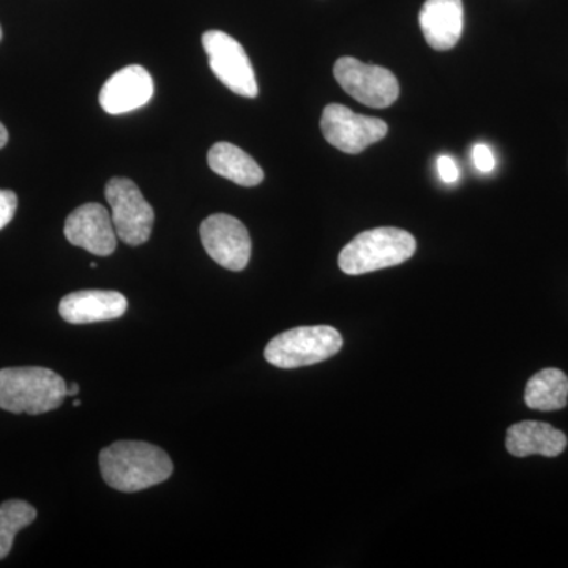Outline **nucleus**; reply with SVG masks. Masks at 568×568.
Masks as SVG:
<instances>
[{
  "label": "nucleus",
  "mask_w": 568,
  "mask_h": 568,
  "mask_svg": "<svg viewBox=\"0 0 568 568\" xmlns=\"http://www.w3.org/2000/svg\"><path fill=\"white\" fill-rule=\"evenodd\" d=\"M203 47L209 58L212 73L230 89L245 99H256L260 93L252 61L244 47L233 37L222 31H207L203 36Z\"/></svg>",
  "instance_id": "423d86ee"
},
{
  "label": "nucleus",
  "mask_w": 568,
  "mask_h": 568,
  "mask_svg": "<svg viewBox=\"0 0 568 568\" xmlns=\"http://www.w3.org/2000/svg\"><path fill=\"white\" fill-rule=\"evenodd\" d=\"M153 80L141 65H129L112 74L100 91L99 102L108 114L119 115L140 110L151 102Z\"/></svg>",
  "instance_id": "9b49d317"
},
{
  "label": "nucleus",
  "mask_w": 568,
  "mask_h": 568,
  "mask_svg": "<svg viewBox=\"0 0 568 568\" xmlns=\"http://www.w3.org/2000/svg\"><path fill=\"white\" fill-rule=\"evenodd\" d=\"M0 40H2V28H0Z\"/></svg>",
  "instance_id": "b1692460"
},
{
  "label": "nucleus",
  "mask_w": 568,
  "mask_h": 568,
  "mask_svg": "<svg viewBox=\"0 0 568 568\" xmlns=\"http://www.w3.org/2000/svg\"><path fill=\"white\" fill-rule=\"evenodd\" d=\"M67 241L95 256H110L118 248V234L110 212L102 204H82L65 222Z\"/></svg>",
  "instance_id": "9d476101"
},
{
  "label": "nucleus",
  "mask_w": 568,
  "mask_h": 568,
  "mask_svg": "<svg viewBox=\"0 0 568 568\" xmlns=\"http://www.w3.org/2000/svg\"><path fill=\"white\" fill-rule=\"evenodd\" d=\"M7 142H9V132H7L6 126H3V123L0 122V149L6 148Z\"/></svg>",
  "instance_id": "412c9836"
},
{
  "label": "nucleus",
  "mask_w": 568,
  "mask_h": 568,
  "mask_svg": "<svg viewBox=\"0 0 568 568\" xmlns=\"http://www.w3.org/2000/svg\"><path fill=\"white\" fill-rule=\"evenodd\" d=\"M36 518V508L24 500L11 499L0 504V560L10 555L17 534L31 526Z\"/></svg>",
  "instance_id": "f3484780"
},
{
  "label": "nucleus",
  "mask_w": 568,
  "mask_h": 568,
  "mask_svg": "<svg viewBox=\"0 0 568 568\" xmlns=\"http://www.w3.org/2000/svg\"><path fill=\"white\" fill-rule=\"evenodd\" d=\"M422 32L426 43L436 51L457 47L465 26L463 0H426L420 10Z\"/></svg>",
  "instance_id": "ddd939ff"
},
{
  "label": "nucleus",
  "mask_w": 568,
  "mask_h": 568,
  "mask_svg": "<svg viewBox=\"0 0 568 568\" xmlns=\"http://www.w3.org/2000/svg\"><path fill=\"white\" fill-rule=\"evenodd\" d=\"M103 480L122 493L155 487L171 477L174 466L163 448L141 440H119L99 457Z\"/></svg>",
  "instance_id": "f257e3e1"
},
{
  "label": "nucleus",
  "mask_w": 568,
  "mask_h": 568,
  "mask_svg": "<svg viewBox=\"0 0 568 568\" xmlns=\"http://www.w3.org/2000/svg\"><path fill=\"white\" fill-rule=\"evenodd\" d=\"M526 406L534 410L564 409L568 403V377L558 368L541 369L528 381L525 390Z\"/></svg>",
  "instance_id": "dca6fc26"
},
{
  "label": "nucleus",
  "mask_w": 568,
  "mask_h": 568,
  "mask_svg": "<svg viewBox=\"0 0 568 568\" xmlns=\"http://www.w3.org/2000/svg\"><path fill=\"white\" fill-rule=\"evenodd\" d=\"M73 405L77 407L81 406V399H74Z\"/></svg>",
  "instance_id": "5701e85b"
},
{
  "label": "nucleus",
  "mask_w": 568,
  "mask_h": 568,
  "mask_svg": "<svg viewBox=\"0 0 568 568\" xmlns=\"http://www.w3.org/2000/svg\"><path fill=\"white\" fill-rule=\"evenodd\" d=\"M213 173L241 186H256L264 181V171L252 155L231 142H216L209 151Z\"/></svg>",
  "instance_id": "2eb2a0df"
},
{
  "label": "nucleus",
  "mask_w": 568,
  "mask_h": 568,
  "mask_svg": "<svg viewBox=\"0 0 568 568\" xmlns=\"http://www.w3.org/2000/svg\"><path fill=\"white\" fill-rule=\"evenodd\" d=\"M334 77L345 92L366 106L387 108L398 100V80L384 67L342 58L335 62Z\"/></svg>",
  "instance_id": "0eeeda50"
},
{
  "label": "nucleus",
  "mask_w": 568,
  "mask_h": 568,
  "mask_svg": "<svg viewBox=\"0 0 568 568\" xmlns=\"http://www.w3.org/2000/svg\"><path fill=\"white\" fill-rule=\"evenodd\" d=\"M567 436L545 422L526 420L507 429L506 447L514 457L530 455L556 458L567 448Z\"/></svg>",
  "instance_id": "4468645a"
},
{
  "label": "nucleus",
  "mask_w": 568,
  "mask_h": 568,
  "mask_svg": "<svg viewBox=\"0 0 568 568\" xmlns=\"http://www.w3.org/2000/svg\"><path fill=\"white\" fill-rule=\"evenodd\" d=\"M104 196L111 207L115 234L123 244H145L151 239L155 213L136 183L126 178L111 179L104 189Z\"/></svg>",
  "instance_id": "39448f33"
},
{
  "label": "nucleus",
  "mask_w": 568,
  "mask_h": 568,
  "mask_svg": "<svg viewBox=\"0 0 568 568\" xmlns=\"http://www.w3.org/2000/svg\"><path fill=\"white\" fill-rule=\"evenodd\" d=\"M129 302L118 291H78L62 298L59 315L69 324H93L119 320L126 313Z\"/></svg>",
  "instance_id": "f8f14e48"
},
{
  "label": "nucleus",
  "mask_w": 568,
  "mask_h": 568,
  "mask_svg": "<svg viewBox=\"0 0 568 568\" xmlns=\"http://www.w3.org/2000/svg\"><path fill=\"white\" fill-rule=\"evenodd\" d=\"M205 252L227 271H244L252 256V237L241 220L226 213L207 216L200 227Z\"/></svg>",
  "instance_id": "1a4fd4ad"
},
{
  "label": "nucleus",
  "mask_w": 568,
  "mask_h": 568,
  "mask_svg": "<svg viewBox=\"0 0 568 568\" xmlns=\"http://www.w3.org/2000/svg\"><path fill=\"white\" fill-rule=\"evenodd\" d=\"M18 209V196L11 190H0V230L13 220Z\"/></svg>",
  "instance_id": "a211bd4d"
},
{
  "label": "nucleus",
  "mask_w": 568,
  "mask_h": 568,
  "mask_svg": "<svg viewBox=\"0 0 568 568\" xmlns=\"http://www.w3.org/2000/svg\"><path fill=\"white\" fill-rule=\"evenodd\" d=\"M62 376L41 366L0 369V407L11 414H40L58 409L67 398Z\"/></svg>",
  "instance_id": "f03ea898"
},
{
  "label": "nucleus",
  "mask_w": 568,
  "mask_h": 568,
  "mask_svg": "<svg viewBox=\"0 0 568 568\" xmlns=\"http://www.w3.org/2000/svg\"><path fill=\"white\" fill-rule=\"evenodd\" d=\"M474 164L480 173H491L496 166L495 155H493L491 149L485 144H476L473 149Z\"/></svg>",
  "instance_id": "6ab92c4d"
},
{
  "label": "nucleus",
  "mask_w": 568,
  "mask_h": 568,
  "mask_svg": "<svg viewBox=\"0 0 568 568\" xmlns=\"http://www.w3.org/2000/svg\"><path fill=\"white\" fill-rule=\"evenodd\" d=\"M343 347V336L331 325H308L283 332L265 347V361L283 369L321 364Z\"/></svg>",
  "instance_id": "20e7f679"
},
{
  "label": "nucleus",
  "mask_w": 568,
  "mask_h": 568,
  "mask_svg": "<svg viewBox=\"0 0 568 568\" xmlns=\"http://www.w3.org/2000/svg\"><path fill=\"white\" fill-rule=\"evenodd\" d=\"M80 394V386L78 384H71V386L67 387V396H77Z\"/></svg>",
  "instance_id": "4be33fe9"
},
{
  "label": "nucleus",
  "mask_w": 568,
  "mask_h": 568,
  "mask_svg": "<svg viewBox=\"0 0 568 568\" xmlns=\"http://www.w3.org/2000/svg\"><path fill=\"white\" fill-rule=\"evenodd\" d=\"M416 250V239L407 231L376 227L354 237L339 253L338 265L346 275L372 274L406 263Z\"/></svg>",
  "instance_id": "7ed1b4c3"
},
{
  "label": "nucleus",
  "mask_w": 568,
  "mask_h": 568,
  "mask_svg": "<svg viewBox=\"0 0 568 568\" xmlns=\"http://www.w3.org/2000/svg\"><path fill=\"white\" fill-rule=\"evenodd\" d=\"M321 132L328 144L338 151L355 155L375 142L384 140L388 133V125L381 119L357 114L343 104L332 103L324 108Z\"/></svg>",
  "instance_id": "6e6552de"
},
{
  "label": "nucleus",
  "mask_w": 568,
  "mask_h": 568,
  "mask_svg": "<svg viewBox=\"0 0 568 568\" xmlns=\"http://www.w3.org/2000/svg\"><path fill=\"white\" fill-rule=\"evenodd\" d=\"M437 171H439L440 179L447 183H454L458 181L459 173L457 162L452 156L440 155L437 159Z\"/></svg>",
  "instance_id": "aec40b11"
}]
</instances>
